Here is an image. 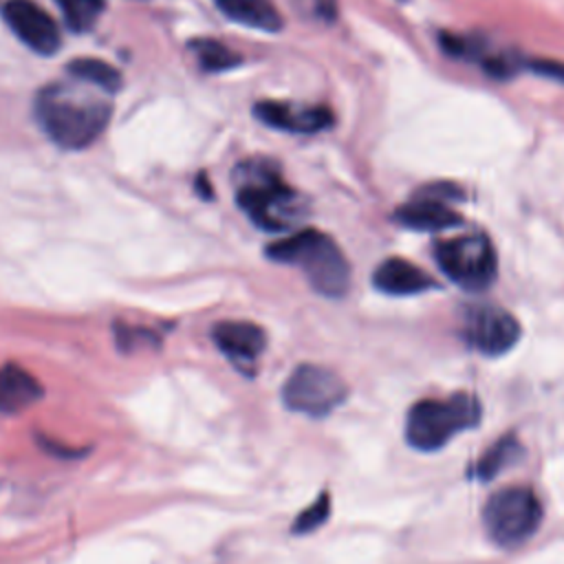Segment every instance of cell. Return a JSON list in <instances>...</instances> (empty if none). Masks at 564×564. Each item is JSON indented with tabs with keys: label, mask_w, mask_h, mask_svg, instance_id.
I'll return each instance as SVG.
<instances>
[{
	"label": "cell",
	"mask_w": 564,
	"mask_h": 564,
	"mask_svg": "<svg viewBox=\"0 0 564 564\" xmlns=\"http://www.w3.org/2000/svg\"><path fill=\"white\" fill-rule=\"evenodd\" d=\"M35 119L44 134L64 150L90 145L108 126L112 106L73 84H48L35 95Z\"/></svg>",
	"instance_id": "1"
},
{
	"label": "cell",
	"mask_w": 564,
	"mask_h": 564,
	"mask_svg": "<svg viewBox=\"0 0 564 564\" xmlns=\"http://www.w3.org/2000/svg\"><path fill=\"white\" fill-rule=\"evenodd\" d=\"M234 185L238 207L264 231H284L304 216V200L284 183L280 167L264 156L238 163Z\"/></svg>",
	"instance_id": "2"
},
{
	"label": "cell",
	"mask_w": 564,
	"mask_h": 564,
	"mask_svg": "<svg viewBox=\"0 0 564 564\" xmlns=\"http://www.w3.org/2000/svg\"><path fill=\"white\" fill-rule=\"evenodd\" d=\"M267 256L275 262L300 267L308 284L326 297H341L350 286V264L344 251L317 229H302L269 245Z\"/></svg>",
	"instance_id": "3"
},
{
	"label": "cell",
	"mask_w": 564,
	"mask_h": 564,
	"mask_svg": "<svg viewBox=\"0 0 564 564\" xmlns=\"http://www.w3.org/2000/svg\"><path fill=\"white\" fill-rule=\"evenodd\" d=\"M480 401L469 392H454L445 399H421L405 416V441L419 452H436L454 436L480 423Z\"/></svg>",
	"instance_id": "4"
},
{
	"label": "cell",
	"mask_w": 564,
	"mask_h": 564,
	"mask_svg": "<svg viewBox=\"0 0 564 564\" xmlns=\"http://www.w3.org/2000/svg\"><path fill=\"white\" fill-rule=\"evenodd\" d=\"M542 522V502L529 487H502L482 507L487 538L502 549L524 544Z\"/></svg>",
	"instance_id": "5"
},
{
	"label": "cell",
	"mask_w": 564,
	"mask_h": 564,
	"mask_svg": "<svg viewBox=\"0 0 564 564\" xmlns=\"http://www.w3.org/2000/svg\"><path fill=\"white\" fill-rule=\"evenodd\" d=\"M434 258L441 271L465 291H485L496 280L498 258L485 234H460L438 240Z\"/></svg>",
	"instance_id": "6"
},
{
	"label": "cell",
	"mask_w": 564,
	"mask_h": 564,
	"mask_svg": "<svg viewBox=\"0 0 564 564\" xmlns=\"http://www.w3.org/2000/svg\"><path fill=\"white\" fill-rule=\"evenodd\" d=\"M346 397V381L335 370L319 364H300L282 386L284 405L315 419L330 414Z\"/></svg>",
	"instance_id": "7"
},
{
	"label": "cell",
	"mask_w": 564,
	"mask_h": 564,
	"mask_svg": "<svg viewBox=\"0 0 564 564\" xmlns=\"http://www.w3.org/2000/svg\"><path fill=\"white\" fill-rule=\"evenodd\" d=\"M520 322L496 304L469 306L463 319L465 341L487 357H500L509 352L520 339Z\"/></svg>",
	"instance_id": "8"
},
{
	"label": "cell",
	"mask_w": 564,
	"mask_h": 564,
	"mask_svg": "<svg viewBox=\"0 0 564 564\" xmlns=\"http://www.w3.org/2000/svg\"><path fill=\"white\" fill-rule=\"evenodd\" d=\"M2 15L18 40L35 53L53 55L59 48V29L55 20L33 0H9Z\"/></svg>",
	"instance_id": "9"
},
{
	"label": "cell",
	"mask_w": 564,
	"mask_h": 564,
	"mask_svg": "<svg viewBox=\"0 0 564 564\" xmlns=\"http://www.w3.org/2000/svg\"><path fill=\"white\" fill-rule=\"evenodd\" d=\"M447 185H430L394 212V220L414 231H445L460 225V214L449 207Z\"/></svg>",
	"instance_id": "10"
},
{
	"label": "cell",
	"mask_w": 564,
	"mask_h": 564,
	"mask_svg": "<svg viewBox=\"0 0 564 564\" xmlns=\"http://www.w3.org/2000/svg\"><path fill=\"white\" fill-rule=\"evenodd\" d=\"M253 115L278 130L295 134H313L333 126V112L326 106H304L289 101H258Z\"/></svg>",
	"instance_id": "11"
},
{
	"label": "cell",
	"mask_w": 564,
	"mask_h": 564,
	"mask_svg": "<svg viewBox=\"0 0 564 564\" xmlns=\"http://www.w3.org/2000/svg\"><path fill=\"white\" fill-rule=\"evenodd\" d=\"M212 337L220 352L240 370L253 368L267 346V333L258 324L245 319H225L214 324Z\"/></svg>",
	"instance_id": "12"
},
{
	"label": "cell",
	"mask_w": 564,
	"mask_h": 564,
	"mask_svg": "<svg viewBox=\"0 0 564 564\" xmlns=\"http://www.w3.org/2000/svg\"><path fill=\"white\" fill-rule=\"evenodd\" d=\"M372 284L388 295H416L436 286V280L405 258H386L372 273Z\"/></svg>",
	"instance_id": "13"
},
{
	"label": "cell",
	"mask_w": 564,
	"mask_h": 564,
	"mask_svg": "<svg viewBox=\"0 0 564 564\" xmlns=\"http://www.w3.org/2000/svg\"><path fill=\"white\" fill-rule=\"evenodd\" d=\"M42 397L40 381L18 364L0 368V412L15 414L31 408Z\"/></svg>",
	"instance_id": "14"
},
{
	"label": "cell",
	"mask_w": 564,
	"mask_h": 564,
	"mask_svg": "<svg viewBox=\"0 0 564 564\" xmlns=\"http://www.w3.org/2000/svg\"><path fill=\"white\" fill-rule=\"evenodd\" d=\"M216 7L249 29L260 31H278L282 26V15L273 0H214Z\"/></svg>",
	"instance_id": "15"
},
{
	"label": "cell",
	"mask_w": 564,
	"mask_h": 564,
	"mask_svg": "<svg viewBox=\"0 0 564 564\" xmlns=\"http://www.w3.org/2000/svg\"><path fill=\"white\" fill-rule=\"evenodd\" d=\"M66 70L77 79V82H84V84H90L104 93H115L121 88V73L110 66L108 62L104 59H97V57H77V59H70Z\"/></svg>",
	"instance_id": "16"
},
{
	"label": "cell",
	"mask_w": 564,
	"mask_h": 564,
	"mask_svg": "<svg viewBox=\"0 0 564 564\" xmlns=\"http://www.w3.org/2000/svg\"><path fill=\"white\" fill-rule=\"evenodd\" d=\"M522 454V447L518 443L516 436L507 434L502 438H498L476 463V469L474 474L480 478V480H489L494 478L496 474H500L505 467H509L516 458H520Z\"/></svg>",
	"instance_id": "17"
},
{
	"label": "cell",
	"mask_w": 564,
	"mask_h": 564,
	"mask_svg": "<svg viewBox=\"0 0 564 564\" xmlns=\"http://www.w3.org/2000/svg\"><path fill=\"white\" fill-rule=\"evenodd\" d=\"M189 48L194 51L200 68L209 70V73H218V70H227L240 64V55L236 51H231L225 42L212 40V37H203V40H194L189 44Z\"/></svg>",
	"instance_id": "18"
},
{
	"label": "cell",
	"mask_w": 564,
	"mask_h": 564,
	"mask_svg": "<svg viewBox=\"0 0 564 564\" xmlns=\"http://www.w3.org/2000/svg\"><path fill=\"white\" fill-rule=\"evenodd\" d=\"M64 22L73 31H88L104 13L106 0H55Z\"/></svg>",
	"instance_id": "19"
},
{
	"label": "cell",
	"mask_w": 564,
	"mask_h": 564,
	"mask_svg": "<svg viewBox=\"0 0 564 564\" xmlns=\"http://www.w3.org/2000/svg\"><path fill=\"white\" fill-rule=\"evenodd\" d=\"M330 516V496L328 491H322L308 507H304L297 518L291 524V531L295 535H304V533H313L317 531Z\"/></svg>",
	"instance_id": "20"
},
{
	"label": "cell",
	"mask_w": 564,
	"mask_h": 564,
	"mask_svg": "<svg viewBox=\"0 0 564 564\" xmlns=\"http://www.w3.org/2000/svg\"><path fill=\"white\" fill-rule=\"evenodd\" d=\"M117 341L121 348H137L139 341L143 344H150L154 341L152 333L150 330H143V328H132V326H117Z\"/></svg>",
	"instance_id": "21"
},
{
	"label": "cell",
	"mask_w": 564,
	"mask_h": 564,
	"mask_svg": "<svg viewBox=\"0 0 564 564\" xmlns=\"http://www.w3.org/2000/svg\"><path fill=\"white\" fill-rule=\"evenodd\" d=\"M300 7L317 18V20H333L337 13V0H297Z\"/></svg>",
	"instance_id": "22"
},
{
	"label": "cell",
	"mask_w": 564,
	"mask_h": 564,
	"mask_svg": "<svg viewBox=\"0 0 564 564\" xmlns=\"http://www.w3.org/2000/svg\"><path fill=\"white\" fill-rule=\"evenodd\" d=\"M531 70L542 75V77H546V79L564 84V62H557V59H533L531 62Z\"/></svg>",
	"instance_id": "23"
}]
</instances>
